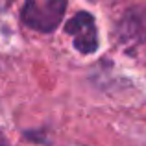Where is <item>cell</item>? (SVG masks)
Segmentation results:
<instances>
[{
    "instance_id": "obj_2",
    "label": "cell",
    "mask_w": 146,
    "mask_h": 146,
    "mask_svg": "<svg viewBox=\"0 0 146 146\" xmlns=\"http://www.w3.org/2000/svg\"><path fill=\"white\" fill-rule=\"evenodd\" d=\"M65 33L72 37V44L80 54H94L98 50V30L96 21L89 11H78L65 24Z\"/></svg>"
},
{
    "instance_id": "obj_3",
    "label": "cell",
    "mask_w": 146,
    "mask_h": 146,
    "mask_svg": "<svg viewBox=\"0 0 146 146\" xmlns=\"http://www.w3.org/2000/svg\"><path fill=\"white\" fill-rule=\"evenodd\" d=\"M115 37L126 46H141L146 43V6L129 7L117 22Z\"/></svg>"
},
{
    "instance_id": "obj_1",
    "label": "cell",
    "mask_w": 146,
    "mask_h": 146,
    "mask_svg": "<svg viewBox=\"0 0 146 146\" xmlns=\"http://www.w3.org/2000/svg\"><path fill=\"white\" fill-rule=\"evenodd\" d=\"M67 11V0H24L21 7V21L30 30L50 33L61 24Z\"/></svg>"
},
{
    "instance_id": "obj_5",
    "label": "cell",
    "mask_w": 146,
    "mask_h": 146,
    "mask_svg": "<svg viewBox=\"0 0 146 146\" xmlns=\"http://www.w3.org/2000/svg\"><path fill=\"white\" fill-rule=\"evenodd\" d=\"M72 146H83V144H72Z\"/></svg>"
},
{
    "instance_id": "obj_4",
    "label": "cell",
    "mask_w": 146,
    "mask_h": 146,
    "mask_svg": "<svg viewBox=\"0 0 146 146\" xmlns=\"http://www.w3.org/2000/svg\"><path fill=\"white\" fill-rule=\"evenodd\" d=\"M0 146H9V144H7V141H6V137L2 135V131H0Z\"/></svg>"
}]
</instances>
